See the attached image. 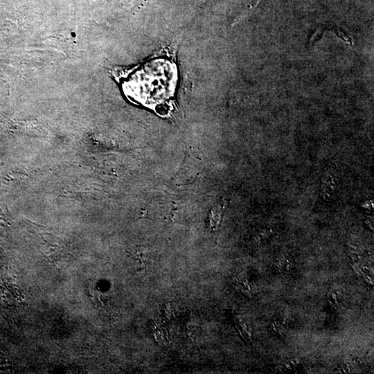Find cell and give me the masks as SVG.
I'll return each mask as SVG.
<instances>
[{
    "mask_svg": "<svg viewBox=\"0 0 374 374\" xmlns=\"http://www.w3.org/2000/svg\"><path fill=\"white\" fill-rule=\"evenodd\" d=\"M121 78V87L128 98L141 103L172 97L177 82L175 65L163 59L148 61Z\"/></svg>",
    "mask_w": 374,
    "mask_h": 374,
    "instance_id": "6da1fadb",
    "label": "cell"
}]
</instances>
